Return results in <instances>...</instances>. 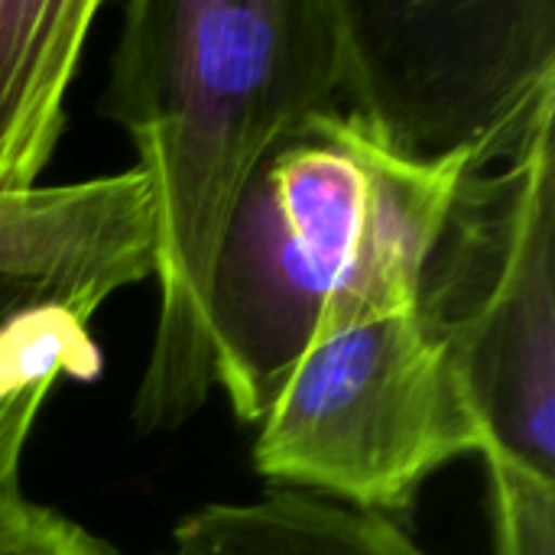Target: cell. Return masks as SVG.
<instances>
[{"label": "cell", "mask_w": 555, "mask_h": 555, "mask_svg": "<svg viewBox=\"0 0 555 555\" xmlns=\"http://www.w3.org/2000/svg\"><path fill=\"white\" fill-rule=\"evenodd\" d=\"M153 276L143 172L0 195V504L20 494L29 429L59 377L94 380V312Z\"/></svg>", "instance_id": "6"}, {"label": "cell", "mask_w": 555, "mask_h": 555, "mask_svg": "<svg viewBox=\"0 0 555 555\" xmlns=\"http://www.w3.org/2000/svg\"><path fill=\"white\" fill-rule=\"evenodd\" d=\"M338 107L420 163L488 172L555 130V0H338Z\"/></svg>", "instance_id": "3"}, {"label": "cell", "mask_w": 555, "mask_h": 555, "mask_svg": "<svg viewBox=\"0 0 555 555\" xmlns=\"http://www.w3.org/2000/svg\"><path fill=\"white\" fill-rule=\"evenodd\" d=\"M485 442L452 354L403 309L348 325L296 361L260 420L254 465L270 481L384 517Z\"/></svg>", "instance_id": "4"}, {"label": "cell", "mask_w": 555, "mask_h": 555, "mask_svg": "<svg viewBox=\"0 0 555 555\" xmlns=\"http://www.w3.org/2000/svg\"><path fill=\"white\" fill-rule=\"evenodd\" d=\"M413 309L452 354L488 439L555 478L553 137L462 176Z\"/></svg>", "instance_id": "5"}, {"label": "cell", "mask_w": 555, "mask_h": 555, "mask_svg": "<svg viewBox=\"0 0 555 555\" xmlns=\"http://www.w3.org/2000/svg\"><path fill=\"white\" fill-rule=\"evenodd\" d=\"M172 543L176 555H429L380 514L299 491L202 507L176 527Z\"/></svg>", "instance_id": "8"}, {"label": "cell", "mask_w": 555, "mask_h": 555, "mask_svg": "<svg viewBox=\"0 0 555 555\" xmlns=\"http://www.w3.org/2000/svg\"><path fill=\"white\" fill-rule=\"evenodd\" d=\"M169 555H176V553H169Z\"/></svg>", "instance_id": "11"}, {"label": "cell", "mask_w": 555, "mask_h": 555, "mask_svg": "<svg viewBox=\"0 0 555 555\" xmlns=\"http://www.w3.org/2000/svg\"><path fill=\"white\" fill-rule=\"evenodd\" d=\"M465 163H420L361 117L289 124L250 176L218 250L208 341L237 420L260 423L296 361L328 335L416 306Z\"/></svg>", "instance_id": "2"}, {"label": "cell", "mask_w": 555, "mask_h": 555, "mask_svg": "<svg viewBox=\"0 0 555 555\" xmlns=\"http://www.w3.org/2000/svg\"><path fill=\"white\" fill-rule=\"evenodd\" d=\"M0 555H114L68 517L23 501L0 504Z\"/></svg>", "instance_id": "10"}, {"label": "cell", "mask_w": 555, "mask_h": 555, "mask_svg": "<svg viewBox=\"0 0 555 555\" xmlns=\"http://www.w3.org/2000/svg\"><path fill=\"white\" fill-rule=\"evenodd\" d=\"M338 0H130L104 114L146 179L159 289L137 426L163 433L215 387L208 299L237 202L273 140L338 107Z\"/></svg>", "instance_id": "1"}, {"label": "cell", "mask_w": 555, "mask_h": 555, "mask_svg": "<svg viewBox=\"0 0 555 555\" xmlns=\"http://www.w3.org/2000/svg\"><path fill=\"white\" fill-rule=\"evenodd\" d=\"M481 459L498 555H555V478L533 472L491 439L481 446Z\"/></svg>", "instance_id": "9"}, {"label": "cell", "mask_w": 555, "mask_h": 555, "mask_svg": "<svg viewBox=\"0 0 555 555\" xmlns=\"http://www.w3.org/2000/svg\"><path fill=\"white\" fill-rule=\"evenodd\" d=\"M98 0H0V195L36 189Z\"/></svg>", "instance_id": "7"}]
</instances>
